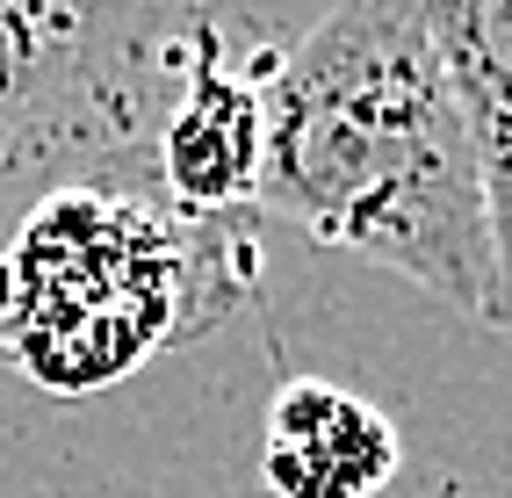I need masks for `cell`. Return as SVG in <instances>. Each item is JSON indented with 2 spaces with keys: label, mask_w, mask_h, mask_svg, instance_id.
Wrapping results in <instances>:
<instances>
[{
  "label": "cell",
  "mask_w": 512,
  "mask_h": 498,
  "mask_svg": "<svg viewBox=\"0 0 512 498\" xmlns=\"http://www.w3.org/2000/svg\"><path fill=\"white\" fill-rule=\"evenodd\" d=\"M282 51L238 44V29L210 8H188L181 87L152 145V188L188 217L253 210L260 159H267V80Z\"/></svg>",
  "instance_id": "4"
},
{
  "label": "cell",
  "mask_w": 512,
  "mask_h": 498,
  "mask_svg": "<svg viewBox=\"0 0 512 498\" xmlns=\"http://www.w3.org/2000/svg\"><path fill=\"white\" fill-rule=\"evenodd\" d=\"M8 304H15V275H8V260H0V325H8Z\"/></svg>",
  "instance_id": "7"
},
{
  "label": "cell",
  "mask_w": 512,
  "mask_h": 498,
  "mask_svg": "<svg viewBox=\"0 0 512 498\" xmlns=\"http://www.w3.org/2000/svg\"><path fill=\"white\" fill-rule=\"evenodd\" d=\"M181 51L174 0H0V203L73 181L152 188Z\"/></svg>",
  "instance_id": "3"
},
{
  "label": "cell",
  "mask_w": 512,
  "mask_h": 498,
  "mask_svg": "<svg viewBox=\"0 0 512 498\" xmlns=\"http://www.w3.org/2000/svg\"><path fill=\"white\" fill-rule=\"evenodd\" d=\"M8 275L0 354L58 397H94L159 347L217 332L260 282V239L253 210L188 217L152 188L73 181L29 203Z\"/></svg>",
  "instance_id": "2"
},
{
  "label": "cell",
  "mask_w": 512,
  "mask_h": 498,
  "mask_svg": "<svg viewBox=\"0 0 512 498\" xmlns=\"http://www.w3.org/2000/svg\"><path fill=\"white\" fill-rule=\"evenodd\" d=\"M448 65L462 102L476 174H484L491 217V311L484 325L512 332V0H404Z\"/></svg>",
  "instance_id": "5"
},
{
  "label": "cell",
  "mask_w": 512,
  "mask_h": 498,
  "mask_svg": "<svg viewBox=\"0 0 512 498\" xmlns=\"http://www.w3.org/2000/svg\"><path fill=\"white\" fill-rule=\"evenodd\" d=\"M404 470V441L383 405L325 376H289L267 405L260 484L267 498H375Z\"/></svg>",
  "instance_id": "6"
},
{
  "label": "cell",
  "mask_w": 512,
  "mask_h": 498,
  "mask_svg": "<svg viewBox=\"0 0 512 498\" xmlns=\"http://www.w3.org/2000/svg\"><path fill=\"white\" fill-rule=\"evenodd\" d=\"M253 217L361 253L469 318L491 311V217L462 102L404 0H332L267 80Z\"/></svg>",
  "instance_id": "1"
}]
</instances>
